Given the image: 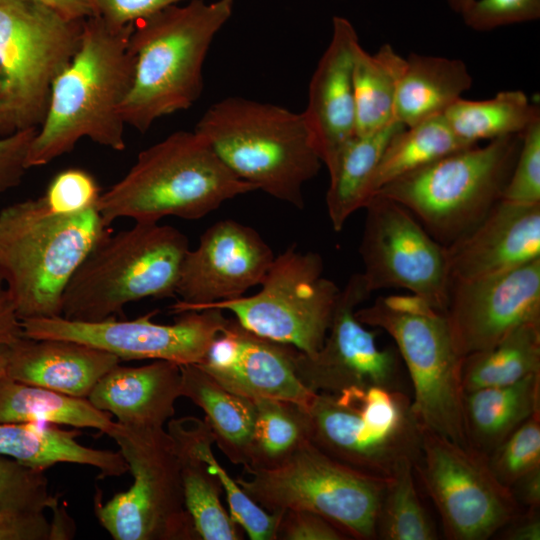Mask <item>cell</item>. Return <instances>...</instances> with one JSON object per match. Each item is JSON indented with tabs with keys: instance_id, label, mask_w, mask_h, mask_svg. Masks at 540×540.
<instances>
[{
	"instance_id": "obj_1",
	"label": "cell",
	"mask_w": 540,
	"mask_h": 540,
	"mask_svg": "<svg viewBox=\"0 0 540 540\" xmlns=\"http://www.w3.org/2000/svg\"><path fill=\"white\" fill-rule=\"evenodd\" d=\"M133 27L114 26L100 16L83 21L79 47L55 79L31 141L28 169L71 152L82 138L115 151L126 148L121 109L134 76Z\"/></svg>"
},
{
	"instance_id": "obj_2",
	"label": "cell",
	"mask_w": 540,
	"mask_h": 540,
	"mask_svg": "<svg viewBox=\"0 0 540 540\" xmlns=\"http://www.w3.org/2000/svg\"><path fill=\"white\" fill-rule=\"evenodd\" d=\"M233 8L234 0H192L134 24V76L121 109L126 125L145 133L158 119L194 105L209 49Z\"/></svg>"
},
{
	"instance_id": "obj_3",
	"label": "cell",
	"mask_w": 540,
	"mask_h": 540,
	"mask_svg": "<svg viewBox=\"0 0 540 540\" xmlns=\"http://www.w3.org/2000/svg\"><path fill=\"white\" fill-rule=\"evenodd\" d=\"M238 178L302 209L323 163L302 112L240 96L213 103L195 129Z\"/></svg>"
},
{
	"instance_id": "obj_4",
	"label": "cell",
	"mask_w": 540,
	"mask_h": 540,
	"mask_svg": "<svg viewBox=\"0 0 540 540\" xmlns=\"http://www.w3.org/2000/svg\"><path fill=\"white\" fill-rule=\"evenodd\" d=\"M252 191L199 133L179 130L142 150L128 172L101 193L97 209L107 226L120 218L193 220Z\"/></svg>"
},
{
	"instance_id": "obj_5",
	"label": "cell",
	"mask_w": 540,
	"mask_h": 540,
	"mask_svg": "<svg viewBox=\"0 0 540 540\" xmlns=\"http://www.w3.org/2000/svg\"><path fill=\"white\" fill-rule=\"evenodd\" d=\"M107 227L97 208L59 214L43 196L0 211V277L21 321L62 316L67 284Z\"/></svg>"
},
{
	"instance_id": "obj_6",
	"label": "cell",
	"mask_w": 540,
	"mask_h": 540,
	"mask_svg": "<svg viewBox=\"0 0 540 540\" xmlns=\"http://www.w3.org/2000/svg\"><path fill=\"white\" fill-rule=\"evenodd\" d=\"M188 250L184 233L158 222L107 232L67 284L62 316L100 321L123 316L126 305L145 298L174 297Z\"/></svg>"
},
{
	"instance_id": "obj_7",
	"label": "cell",
	"mask_w": 540,
	"mask_h": 540,
	"mask_svg": "<svg viewBox=\"0 0 540 540\" xmlns=\"http://www.w3.org/2000/svg\"><path fill=\"white\" fill-rule=\"evenodd\" d=\"M356 318L385 331L409 373L412 409L424 431L468 446L463 421V357L444 312L413 294L380 296Z\"/></svg>"
},
{
	"instance_id": "obj_8",
	"label": "cell",
	"mask_w": 540,
	"mask_h": 540,
	"mask_svg": "<svg viewBox=\"0 0 540 540\" xmlns=\"http://www.w3.org/2000/svg\"><path fill=\"white\" fill-rule=\"evenodd\" d=\"M303 408L309 441L354 469L390 478L403 465L415 466L419 460L424 429L400 388L316 393Z\"/></svg>"
},
{
	"instance_id": "obj_9",
	"label": "cell",
	"mask_w": 540,
	"mask_h": 540,
	"mask_svg": "<svg viewBox=\"0 0 540 540\" xmlns=\"http://www.w3.org/2000/svg\"><path fill=\"white\" fill-rule=\"evenodd\" d=\"M521 135L452 152L374 194L401 204L436 241L448 246L471 231L501 199Z\"/></svg>"
},
{
	"instance_id": "obj_10",
	"label": "cell",
	"mask_w": 540,
	"mask_h": 540,
	"mask_svg": "<svg viewBox=\"0 0 540 540\" xmlns=\"http://www.w3.org/2000/svg\"><path fill=\"white\" fill-rule=\"evenodd\" d=\"M83 21L35 0H0V137L40 127L53 83L79 47Z\"/></svg>"
},
{
	"instance_id": "obj_11",
	"label": "cell",
	"mask_w": 540,
	"mask_h": 540,
	"mask_svg": "<svg viewBox=\"0 0 540 540\" xmlns=\"http://www.w3.org/2000/svg\"><path fill=\"white\" fill-rule=\"evenodd\" d=\"M391 478L354 469L307 440L279 466L244 470L235 480L268 512L311 511L351 539L370 540L377 538L378 513Z\"/></svg>"
},
{
	"instance_id": "obj_12",
	"label": "cell",
	"mask_w": 540,
	"mask_h": 540,
	"mask_svg": "<svg viewBox=\"0 0 540 540\" xmlns=\"http://www.w3.org/2000/svg\"><path fill=\"white\" fill-rule=\"evenodd\" d=\"M107 435L118 445L133 483L106 503L95 495L94 511L102 527L114 540L199 539L185 506L168 431L115 422Z\"/></svg>"
},
{
	"instance_id": "obj_13",
	"label": "cell",
	"mask_w": 540,
	"mask_h": 540,
	"mask_svg": "<svg viewBox=\"0 0 540 540\" xmlns=\"http://www.w3.org/2000/svg\"><path fill=\"white\" fill-rule=\"evenodd\" d=\"M323 269L320 254L299 251L293 244L274 258L259 292L201 310L229 311L256 335L314 354L325 341L340 293Z\"/></svg>"
},
{
	"instance_id": "obj_14",
	"label": "cell",
	"mask_w": 540,
	"mask_h": 540,
	"mask_svg": "<svg viewBox=\"0 0 540 540\" xmlns=\"http://www.w3.org/2000/svg\"><path fill=\"white\" fill-rule=\"evenodd\" d=\"M451 540H486L521 513L510 487L492 472L487 456L424 431L414 466Z\"/></svg>"
},
{
	"instance_id": "obj_15",
	"label": "cell",
	"mask_w": 540,
	"mask_h": 540,
	"mask_svg": "<svg viewBox=\"0 0 540 540\" xmlns=\"http://www.w3.org/2000/svg\"><path fill=\"white\" fill-rule=\"evenodd\" d=\"M363 208L360 273L370 292L405 289L445 313L450 287L446 247L392 199L374 194Z\"/></svg>"
},
{
	"instance_id": "obj_16",
	"label": "cell",
	"mask_w": 540,
	"mask_h": 540,
	"mask_svg": "<svg viewBox=\"0 0 540 540\" xmlns=\"http://www.w3.org/2000/svg\"><path fill=\"white\" fill-rule=\"evenodd\" d=\"M157 311L133 320L75 321L63 316L21 321L23 336L83 343L120 360H167L179 365L200 364L228 318L208 308L180 313L173 324L152 320Z\"/></svg>"
},
{
	"instance_id": "obj_17",
	"label": "cell",
	"mask_w": 540,
	"mask_h": 540,
	"mask_svg": "<svg viewBox=\"0 0 540 540\" xmlns=\"http://www.w3.org/2000/svg\"><path fill=\"white\" fill-rule=\"evenodd\" d=\"M372 293L361 273L353 274L341 290L331 325L319 351L297 350L298 378L314 393H338L351 387H399L400 359L393 348H380L376 332L355 316Z\"/></svg>"
},
{
	"instance_id": "obj_18",
	"label": "cell",
	"mask_w": 540,
	"mask_h": 540,
	"mask_svg": "<svg viewBox=\"0 0 540 540\" xmlns=\"http://www.w3.org/2000/svg\"><path fill=\"white\" fill-rule=\"evenodd\" d=\"M459 354L492 347L516 327L540 322V259L472 280H451L445 310Z\"/></svg>"
},
{
	"instance_id": "obj_19",
	"label": "cell",
	"mask_w": 540,
	"mask_h": 540,
	"mask_svg": "<svg viewBox=\"0 0 540 540\" xmlns=\"http://www.w3.org/2000/svg\"><path fill=\"white\" fill-rule=\"evenodd\" d=\"M274 258L255 229L232 219L216 222L203 232L198 246L187 251L176 289L180 299L171 312L199 311L244 296L261 285Z\"/></svg>"
},
{
	"instance_id": "obj_20",
	"label": "cell",
	"mask_w": 540,
	"mask_h": 540,
	"mask_svg": "<svg viewBox=\"0 0 540 540\" xmlns=\"http://www.w3.org/2000/svg\"><path fill=\"white\" fill-rule=\"evenodd\" d=\"M297 350L256 335L234 318L227 320L198 365L236 394L306 407L316 393L305 387L296 374Z\"/></svg>"
},
{
	"instance_id": "obj_21",
	"label": "cell",
	"mask_w": 540,
	"mask_h": 540,
	"mask_svg": "<svg viewBox=\"0 0 540 540\" xmlns=\"http://www.w3.org/2000/svg\"><path fill=\"white\" fill-rule=\"evenodd\" d=\"M446 247L451 280H472L540 259V203L500 199L467 234Z\"/></svg>"
},
{
	"instance_id": "obj_22",
	"label": "cell",
	"mask_w": 540,
	"mask_h": 540,
	"mask_svg": "<svg viewBox=\"0 0 540 540\" xmlns=\"http://www.w3.org/2000/svg\"><path fill=\"white\" fill-rule=\"evenodd\" d=\"M360 43L353 24L334 16L330 42L319 59L302 112L323 165L333 163L341 148L356 134L353 58Z\"/></svg>"
},
{
	"instance_id": "obj_23",
	"label": "cell",
	"mask_w": 540,
	"mask_h": 540,
	"mask_svg": "<svg viewBox=\"0 0 540 540\" xmlns=\"http://www.w3.org/2000/svg\"><path fill=\"white\" fill-rule=\"evenodd\" d=\"M120 359L95 347L63 339L22 337L9 347L7 376L16 381L87 398Z\"/></svg>"
},
{
	"instance_id": "obj_24",
	"label": "cell",
	"mask_w": 540,
	"mask_h": 540,
	"mask_svg": "<svg viewBox=\"0 0 540 540\" xmlns=\"http://www.w3.org/2000/svg\"><path fill=\"white\" fill-rule=\"evenodd\" d=\"M180 365L167 361L110 369L94 386L87 399L99 410L110 413L118 423L164 427L175 414L181 394Z\"/></svg>"
},
{
	"instance_id": "obj_25",
	"label": "cell",
	"mask_w": 540,
	"mask_h": 540,
	"mask_svg": "<svg viewBox=\"0 0 540 540\" xmlns=\"http://www.w3.org/2000/svg\"><path fill=\"white\" fill-rule=\"evenodd\" d=\"M167 431L176 451L186 509L199 539H242L239 525L225 510L221 482L205 457L215 443L209 424L187 416L168 421Z\"/></svg>"
},
{
	"instance_id": "obj_26",
	"label": "cell",
	"mask_w": 540,
	"mask_h": 540,
	"mask_svg": "<svg viewBox=\"0 0 540 540\" xmlns=\"http://www.w3.org/2000/svg\"><path fill=\"white\" fill-rule=\"evenodd\" d=\"M77 430L45 423H0V455L45 471L59 463L92 466L100 477L121 476L128 465L121 453L80 444Z\"/></svg>"
},
{
	"instance_id": "obj_27",
	"label": "cell",
	"mask_w": 540,
	"mask_h": 540,
	"mask_svg": "<svg viewBox=\"0 0 540 540\" xmlns=\"http://www.w3.org/2000/svg\"><path fill=\"white\" fill-rule=\"evenodd\" d=\"M537 412L540 372L510 385L465 392L463 421L468 446L488 456Z\"/></svg>"
},
{
	"instance_id": "obj_28",
	"label": "cell",
	"mask_w": 540,
	"mask_h": 540,
	"mask_svg": "<svg viewBox=\"0 0 540 540\" xmlns=\"http://www.w3.org/2000/svg\"><path fill=\"white\" fill-rule=\"evenodd\" d=\"M472 84L462 60L411 53L398 84L394 119L409 127L442 115Z\"/></svg>"
},
{
	"instance_id": "obj_29",
	"label": "cell",
	"mask_w": 540,
	"mask_h": 540,
	"mask_svg": "<svg viewBox=\"0 0 540 540\" xmlns=\"http://www.w3.org/2000/svg\"><path fill=\"white\" fill-rule=\"evenodd\" d=\"M180 368L182 396L203 410L215 443L228 460L247 467L255 421L253 400L228 390L198 364Z\"/></svg>"
},
{
	"instance_id": "obj_30",
	"label": "cell",
	"mask_w": 540,
	"mask_h": 540,
	"mask_svg": "<svg viewBox=\"0 0 540 540\" xmlns=\"http://www.w3.org/2000/svg\"><path fill=\"white\" fill-rule=\"evenodd\" d=\"M393 121L377 131L355 134L327 168L330 183L326 207L332 227L341 231L348 218L364 207L381 156L390 140L404 128Z\"/></svg>"
},
{
	"instance_id": "obj_31",
	"label": "cell",
	"mask_w": 540,
	"mask_h": 540,
	"mask_svg": "<svg viewBox=\"0 0 540 540\" xmlns=\"http://www.w3.org/2000/svg\"><path fill=\"white\" fill-rule=\"evenodd\" d=\"M0 423L67 425L107 434L115 422L110 413L97 409L87 398L22 383L6 375L0 379Z\"/></svg>"
},
{
	"instance_id": "obj_32",
	"label": "cell",
	"mask_w": 540,
	"mask_h": 540,
	"mask_svg": "<svg viewBox=\"0 0 540 540\" xmlns=\"http://www.w3.org/2000/svg\"><path fill=\"white\" fill-rule=\"evenodd\" d=\"M406 65L390 44L367 52L359 43L353 58V91L356 134H367L389 125L394 119L398 84Z\"/></svg>"
},
{
	"instance_id": "obj_33",
	"label": "cell",
	"mask_w": 540,
	"mask_h": 540,
	"mask_svg": "<svg viewBox=\"0 0 540 540\" xmlns=\"http://www.w3.org/2000/svg\"><path fill=\"white\" fill-rule=\"evenodd\" d=\"M540 372V322L522 324L490 348L463 357L465 392L510 385Z\"/></svg>"
},
{
	"instance_id": "obj_34",
	"label": "cell",
	"mask_w": 540,
	"mask_h": 540,
	"mask_svg": "<svg viewBox=\"0 0 540 540\" xmlns=\"http://www.w3.org/2000/svg\"><path fill=\"white\" fill-rule=\"evenodd\" d=\"M443 117L461 141L477 145L481 140L522 134L540 113L523 91L506 90L486 100L459 98Z\"/></svg>"
},
{
	"instance_id": "obj_35",
	"label": "cell",
	"mask_w": 540,
	"mask_h": 540,
	"mask_svg": "<svg viewBox=\"0 0 540 540\" xmlns=\"http://www.w3.org/2000/svg\"><path fill=\"white\" fill-rule=\"evenodd\" d=\"M473 146L461 141L442 115L404 127L385 148L370 186V197L386 184L452 152Z\"/></svg>"
},
{
	"instance_id": "obj_36",
	"label": "cell",
	"mask_w": 540,
	"mask_h": 540,
	"mask_svg": "<svg viewBox=\"0 0 540 540\" xmlns=\"http://www.w3.org/2000/svg\"><path fill=\"white\" fill-rule=\"evenodd\" d=\"M252 400L255 421L249 464L244 470L271 469L309 440L305 411L303 406L288 401Z\"/></svg>"
},
{
	"instance_id": "obj_37",
	"label": "cell",
	"mask_w": 540,
	"mask_h": 540,
	"mask_svg": "<svg viewBox=\"0 0 540 540\" xmlns=\"http://www.w3.org/2000/svg\"><path fill=\"white\" fill-rule=\"evenodd\" d=\"M383 540H435L436 528L422 505L414 482V465L392 476L383 495L376 527Z\"/></svg>"
},
{
	"instance_id": "obj_38",
	"label": "cell",
	"mask_w": 540,
	"mask_h": 540,
	"mask_svg": "<svg viewBox=\"0 0 540 540\" xmlns=\"http://www.w3.org/2000/svg\"><path fill=\"white\" fill-rule=\"evenodd\" d=\"M59 509L58 497L48 489L44 471L0 455V511Z\"/></svg>"
},
{
	"instance_id": "obj_39",
	"label": "cell",
	"mask_w": 540,
	"mask_h": 540,
	"mask_svg": "<svg viewBox=\"0 0 540 540\" xmlns=\"http://www.w3.org/2000/svg\"><path fill=\"white\" fill-rule=\"evenodd\" d=\"M487 460L496 478L510 488L521 477L540 468V412L514 430Z\"/></svg>"
},
{
	"instance_id": "obj_40",
	"label": "cell",
	"mask_w": 540,
	"mask_h": 540,
	"mask_svg": "<svg viewBox=\"0 0 540 540\" xmlns=\"http://www.w3.org/2000/svg\"><path fill=\"white\" fill-rule=\"evenodd\" d=\"M501 199L523 204L540 203V117L521 135L519 152Z\"/></svg>"
},
{
	"instance_id": "obj_41",
	"label": "cell",
	"mask_w": 540,
	"mask_h": 540,
	"mask_svg": "<svg viewBox=\"0 0 540 540\" xmlns=\"http://www.w3.org/2000/svg\"><path fill=\"white\" fill-rule=\"evenodd\" d=\"M100 189L87 171L71 168L59 172L43 196L47 207L59 214H77L97 208Z\"/></svg>"
},
{
	"instance_id": "obj_42",
	"label": "cell",
	"mask_w": 540,
	"mask_h": 540,
	"mask_svg": "<svg viewBox=\"0 0 540 540\" xmlns=\"http://www.w3.org/2000/svg\"><path fill=\"white\" fill-rule=\"evenodd\" d=\"M467 27L483 32L540 18V0H474L461 14Z\"/></svg>"
},
{
	"instance_id": "obj_43",
	"label": "cell",
	"mask_w": 540,
	"mask_h": 540,
	"mask_svg": "<svg viewBox=\"0 0 540 540\" xmlns=\"http://www.w3.org/2000/svg\"><path fill=\"white\" fill-rule=\"evenodd\" d=\"M276 539L347 540L349 535L325 517L307 510L282 512Z\"/></svg>"
},
{
	"instance_id": "obj_44",
	"label": "cell",
	"mask_w": 540,
	"mask_h": 540,
	"mask_svg": "<svg viewBox=\"0 0 540 540\" xmlns=\"http://www.w3.org/2000/svg\"><path fill=\"white\" fill-rule=\"evenodd\" d=\"M37 129L0 137V195L18 186L27 167V155Z\"/></svg>"
},
{
	"instance_id": "obj_45",
	"label": "cell",
	"mask_w": 540,
	"mask_h": 540,
	"mask_svg": "<svg viewBox=\"0 0 540 540\" xmlns=\"http://www.w3.org/2000/svg\"><path fill=\"white\" fill-rule=\"evenodd\" d=\"M53 523L41 511H0V540H54Z\"/></svg>"
},
{
	"instance_id": "obj_46",
	"label": "cell",
	"mask_w": 540,
	"mask_h": 540,
	"mask_svg": "<svg viewBox=\"0 0 540 540\" xmlns=\"http://www.w3.org/2000/svg\"><path fill=\"white\" fill-rule=\"evenodd\" d=\"M192 0H93L96 16L114 26H127L175 4Z\"/></svg>"
},
{
	"instance_id": "obj_47",
	"label": "cell",
	"mask_w": 540,
	"mask_h": 540,
	"mask_svg": "<svg viewBox=\"0 0 540 540\" xmlns=\"http://www.w3.org/2000/svg\"><path fill=\"white\" fill-rule=\"evenodd\" d=\"M22 337L21 320L0 277V347H10Z\"/></svg>"
},
{
	"instance_id": "obj_48",
	"label": "cell",
	"mask_w": 540,
	"mask_h": 540,
	"mask_svg": "<svg viewBox=\"0 0 540 540\" xmlns=\"http://www.w3.org/2000/svg\"><path fill=\"white\" fill-rule=\"evenodd\" d=\"M500 531L501 539L505 540H539V508L527 509L525 513H520Z\"/></svg>"
},
{
	"instance_id": "obj_49",
	"label": "cell",
	"mask_w": 540,
	"mask_h": 540,
	"mask_svg": "<svg viewBox=\"0 0 540 540\" xmlns=\"http://www.w3.org/2000/svg\"><path fill=\"white\" fill-rule=\"evenodd\" d=\"M52 9L63 18L83 21L96 16L93 0H35Z\"/></svg>"
},
{
	"instance_id": "obj_50",
	"label": "cell",
	"mask_w": 540,
	"mask_h": 540,
	"mask_svg": "<svg viewBox=\"0 0 540 540\" xmlns=\"http://www.w3.org/2000/svg\"><path fill=\"white\" fill-rule=\"evenodd\" d=\"M511 490L520 506L527 509L540 507V468L521 477Z\"/></svg>"
},
{
	"instance_id": "obj_51",
	"label": "cell",
	"mask_w": 540,
	"mask_h": 540,
	"mask_svg": "<svg viewBox=\"0 0 540 540\" xmlns=\"http://www.w3.org/2000/svg\"><path fill=\"white\" fill-rule=\"evenodd\" d=\"M448 6L457 14H462L474 0H445Z\"/></svg>"
},
{
	"instance_id": "obj_52",
	"label": "cell",
	"mask_w": 540,
	"mask_h": 540,
	"mask_svg": "<svg viewBox=\"0 0 540 540\" xmlns=\"http://www.w3.org/2000/svg\"><path fill=\"white\" fill-rule=\"evenodd\" d=\"M9 361V347H0V379L7 375Z\"/></svg>"
}]
</instances>
